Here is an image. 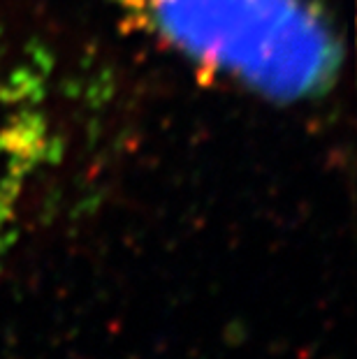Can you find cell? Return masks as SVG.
Instances as JSON below:
<instances>
[{
	"mask_svg": "<svg viewBox=\"0 0 357 359\" xmlns=\"http://www.w3.org/2000/svg\"><path fill=\"white\" fill-rule=\"evenodd\" d=\"M188 63L276 102L325 93L339 42L314 0H116Z\"/></svg>",
	"mask_w": 357,
	"mask_h": 359,
	"instance_id": "6da1fadb",
	"label": "cell"
}]
</instances>
